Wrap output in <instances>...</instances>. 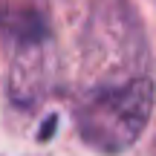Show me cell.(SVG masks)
<instances>
[{
	"label": "cell",
	"instance_id": "1",
	"mask_svg": "<svg viewBox=\"0 0 156 156\" xmlns=\"http://www.w3.org/2000/svg\"><path fill=\"white\" fill-rule=\"evenodd\" d=\"M153 81L145 75L122 84H101L90 90L75 107V127L87 147L119 156L139 142L153 113Z\"/></svg>",
	"mask_w": 156,
	"mask_h": 156
}]
</instances>
